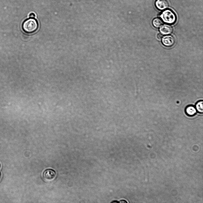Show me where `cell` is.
I'll return each instance as SVG.
<instances>
[{
  "instance_id": "cell-1",
  "label": "cell",
  "mask_w": 203,
  "mask_h": 203,
  "mask_svg": "<svg viewBox=\"0 0 203 203\" xmlns=\"http://www.w3.org/2000/svg\"><path fill=\"white\" fill-rule=\"evenodd\" d=\"M38 23L36 20L30 18L26 20L22 24V28L24 32L31 34L35 32L38 29Z\"/></svg>"
},
{
  "instance_id": "cell-2",
  "label": "cell",
  "mask_w": 203,
  "mask_h": 203,
  "mask_svg": "<svg viewBox=\"0 0 203 203\" xmlns=\"http://www.w3.org/2000/svg\"><path fill=\"white\" fill-rule=\"evenodd\" d=\"M160 17L165 23L172 24L174 23L176 20L175 13L170 9L163 11L160 15Z\"/></svg>"
},
{
  "instance_id": "cell-3",
  "label": "cell",
  "mask_w": 203,
  "mask_h": 203,
  "mask_svg": "<svg viewBox=\"0 0 203 203\" xmlns=\"http://www.w3.org/2000/svg\"><path fill=\"white\" fill-rule=\"evenodd\" d=\"M43 176L45 180L51 181L55 178L56 177V173L54 170L52 169H47L44 171Z\"/></svg>"
},
{
  "instance_id": "cell-4",
  "label": "cell",
  "mask_w": 203,
  "mask_h": 203,
  "mask_svg": "<svg viewBox=\"0 0 203 203\" xmlns=\"http://www.w3.org/2000/svg\"><path fill=\"white\" fill-rule=\"evenodd\" d=\"M175 42L174 37L171 35H166L162 38V43L165 46L170 47L173 46Z\"/></svg>"
},
{
  "instance_id": "cell-5",
  "label": "cell",
  "mask_w": 203,
  "mask_h": 203,
  "mask_svg": "<svg viewBox=\"0 0 203 203\" xmlns=\"http://www.w3.org/2000/svg\"><path fill=\"white\" fill-rule=\"evenodd\" d=\"M159 31L162 34L168 35L171 34L172 32L173 29L172 27L169 25L164 24L160 26Z\"/></svg>"
},
{
  "instance_id": "cell-6",
  "label": "cell",
  "mask_w": 203,
  "mask_h": 203,
  "mask_svg": "<svg viewBox=\"0 0 203 203\" xmlns=\"http://www.w3.org/2000/svg\"><path fill=\"white\" fill-rule=\"evenodd\" d=\"M155 5L158 9L163 10L168 7L169 3L166 0H157Z\"/></svg>"
},
{
  "instance_id": "cell-7",
  "label": "cell",
  "mask_w": 203,
  "mask_h": 203,
  "mask_svg": "<svg viewBox=\"0 0 203 203\" xmlns=\"http://www.w3.org/2000/svg\"><path fill=\"white\" fill-rule=\"evenodd\" d=\"M185 111L187 114L189 116H193L196 112V108L192 106H187L185 109Z\"/></svg>"
},
{
  "instance_id": "cell-8",
  "label": "cell",
  "mask_w": 203,
  "mask_h": 203,
  "mask_svg": "<svg viewBox=\"0 0 203 203\" xmlns=\"http://www.w3.org/2000/svg\"><path fill=\"white\" fill-rule=\"evenodd\" d=\"M163 24V22L161 19L159 18H155L152 21V24L153 26L158 28L160 27Z\"/></svg>"
},
{
  "instance_id": "cell-9",
  "label": "cell",
  "mask_w": 203,
  "mask_h": 203,
  "mask_svg": "<svg viewBox=\"0 0 203 203\" xmlns=\"http://www.w3.org/2000/svg\"><path fill=\"white\" fill-rule=\"evenodd\" d=\"M196 109L198 112L202 113L203 112V102L202 100L198 102L196 105Z\"/></svg>"
},
{
  "instance_id": "cell-10",
  "label": "cell",
  "mask_w": 203,
  "mask_h": 203,
  "mask_svg": "<svg viewBox=\"0 0 203 203\" xmlns=\"http://www.w3.org/2000/svg\"><path fill=\"white\" fill-rule=\"evenodd\" d=\"M29 17L31 18H33L35 17V15L33 13H31L29 14Z\"/></svg>"
},
{
  "instance_id": "cell-11",
  "label": "cell",
  "mask_w": 203,
  "mask_h": 203,
  "mask_svg": "<svg viewBox=\"0 0 203 203\" xmlns=\"http://www.w3.org/2000/svg\"><path fill=\"white\" fill-rule=\"evenodd\" d=\"M163 35L161 34H159L157 35V37L159 39H161Z\"/></svg>"
},
{
  "instance_id": "cell-12",
  "label": "cell",
  "mask_w": 203,
  "mask_h": 203,
  "mask_svg": "<svg viewBox=\"0 0 203 203\" xmlns=\"http://www.w3.org/2000/svg\"><path fill=\"white\" fill-rule=\"evenodd\" d=\"M1 178V174L0 173V180Z\"/></svg>"
},
{
  "instance_id": "cell-13",
  "label": "cell",
  "mask_w": 203,
  "mask_h": 203,
  "mask_svg": "<svg viewBox=\"0 0 203 203\" xmlns=\"http://www.w3.org/2000/svg\"><path fill=\"white\" fill-rule=\"evenodd\" d=\"M0 168H1V164H0Z\"/></svg>"
}]
</instances>
